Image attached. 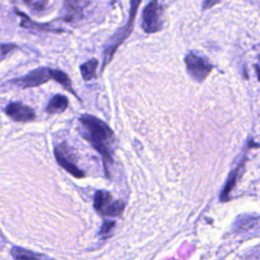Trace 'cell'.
<instances>
[{
  "instance_id": "cell-2",
  "label": "cell",
  "mask_w": 260,
  "mask_h": 260,
  "mask_svg": "<svg viewBox=\"0 0 260 260\" xmlns=\"http://www.w3.org/2000/svg\"><path fill=\"white\" fill-rule=\"evenodd\" d=\"M140 4V1H135L132 0L130 2L131 8L129 11V17L127 19V22L120 27L110 39L108 44L106 45L105 48V52H104V60H103V66H102V71L105 69V67L109 64V62L112 60L114 54L116 53L117 49L119 48V46L124 42V40H126L130 35L131 31L133 29L134 26V20H135V16H136V12H137V8Z\"/></svg>"
},
{
  "instance_id": "cell-11",
  "label": "cell",
  "mask_w": 260,
  "mask_h": 260,
  "mask_svg": "<svg viewBox=\"0 0 260 260\" xmlns=\"http://www.w3.org/2000/svg\"><path fill=\"white\" fill-rule=\"evenodd\" d=\"M245 161H246V157H244L243 160L237 166V168L234 171H232V173L230 174V176L228 178V181L224 185V188L222 189V191L220 193V200L221 201H228L230 199V193L234 189V187L237 183V180L239 179L240 172L243 170Z\"/></svg>"
},
{
  "instance_id": "cell-3",
  "label": "cell",
  "mask_w": 260,
  "mask_h": 260,
  "mask_svg": "<svg viewBox=\"0 0 260 260\" xmlns=\"http://www.w3.org/2000/svg\"><path fill=\"white\" fill-rule=\"evenodd\" d=\"M164 25V5L156 0L146 4L142 11L141 27L147 34L157 32Z\"/></svg>"
},
{
  "instance_id": "cell-8",
  "label": "cell",
  "mask_w": 260,
  "mask_h": 260,
  "mask_svg": "<svg viewBox=\"0 0 260 260\" xmlns=\"http://www.w3.org/2000/svg\"><path fill=\"white\" fill-rule=\"evenodd\" d=\"M5 114L15 122H27L36 118L35 111L19 102H11L4 109Z\"/></svg>"
},
{
  "instance_id": "cell-19",
  "label": "cell",
  "mask_w": 260,
  "mask_h": 260,
  "mask_svg": "<svg viewBox=\"0 0 260 260\" xmlns=\"http://www.w3.org/2000/svg\"><path fill=\"white\" fill-rule=\"evenodd\" d=\"M216 3H218V1H205L203 4V9H206V8H208V6H212Z\"/></svg>"
},
{
  "instance_id": "cell-17",
  "label": "cell",
  "mask_w": 260,
  "mask_h": 260,
  "mask_svg": "<svg viewBox=\"0 0 260 260\" xmlns=\"http://www.w3.org/2000/svg\"><path fill=\"white\" fill-rule=\"evenodd\" d=\"M29 8H31L36 12H41L44 10L46 5L48 4V1H25L24 2Z\"/></svg>"
},
{
  "instance_id": "cell-15",
  "label": "cell",
  "mask_w": 260,
  "mask_h": 260,
  "mask_svg": "<svg viewBox=\"0 0 260 260\" xmlns=\"http://www.w3.org/2000/svg\"><path fill=\"white\" fill-rule=\"evenodd\" d=\"M257 222V218L253 217V216H246L245 218H239L236 223H235V228L237 230H247L252 228L253 225H255V223Z\"/></svg>"
},
{
  "instance_id": "cell-14",
  "label": "cell",
  "mask_w": 260,
  "mask_h": 260,
  "mask_svg": "<svg viewBox=\"0 0 260 260\" xmlns=\"http://www.w3.org/2000/svg\"><path fill=\"white\" fill-rule=\"evenodd\" d=\"M98 65H99V61L95 58H92L80 65V72H81L82 78L85 81H88L93 77H95V70L98 68Z\"/></svg>"
},
{
  "instance_id": "cell-16",
  "label": "cell",
  "mask_w": 260,
  "mask_h": 260,
  "mask_svg": "<svg viewBox=\"0 0 260 260\" xmlns=\"http://www.w3.org/2000/svg\"><path fill=\"white\" fill-rule=\"evenodd\" d=\"M116 222L114 220H105L102 224V228L99 232V236H101L103 239H106L110 233L112 232V230L114 229Z\"/></svg>"
},
{
  "instance_id": "cell-9",
  "label": "cell",
  "mask_w": 260,
  "mask_h": 260,
  "mask_svg": "<svg viewBox=\"0 0 260 260\" xmlns=\"http://www.w3.org/2000/svg\"><path fill=\"white\" fill-rule=\"evenodd\" d=\"M10 254L14 260H55L48 255L37 253L18 246H13L10 250Z\"/></svg>"
},
{
  "instance_id": "cell-6",
  "label": "cell",
  "mask_w": 260,
  "mask_h": 260,
  "mask_svg": "<svg viewBox=\"0 0 260 260\" xmlns=\"http://www.w3.org/2000/svg\"><path fill=\"white\" fill-rule=\"evenodd\" d=\"M54 154L55 158L58 162V165L63 168L67 173H69L71 176L81 179L85 177L84 172L76 165V160L74 157L73 152L68 147L67 143L65 141L59 143L54 148Z\"/></svg>"
},
{
  "instance_id": "cell-20",
  "label": "cell",
  "mask_w": 260,
  "mask_h": 260,
  "mask_svg": "<svg viewBox=\"0 0 260 260\" xmlns=\"http://www.w3.org/2000/svg\"><path fill=\"white\" fill-rule=\"evenodd\" d=\"M259 59H260V56H259ZM255 69H256V72H257V76H258V79L260 80V66L257 64L255 65Z\"/></svg>"
},
{
  "instance_id": "cell-13",
  "label": "cell",
  "mask_w": 260,
  "mask_h": 260,
  "mask_svg": "<svg viewBox=\"0 0 260 260\" xmlns=\"http://www.w3.org/2000/svg\"><path fill=\"white\" fill-rule=\"evenodd\" d=\"M14 11H15V13H17L20 16V18H21L20 26H22V27L34 28V29H39V30H47V31H63L62 29L55 28V27L49 25L48 23H38V22H35L26 14L22 13L18 9H15Z\"/></svg>"
},
{
  "instance_id": "cell-5",
  "label": "cell",
  "mask_w": 260,
  "mask_h": 260,
  "mask_svg": "<svg viewBox=\"0 0 260 260\" xmlns=\"http://www.w3.org/2000/svg\"><path fill=\"white\" fill-rule=\"evenodd\" d=\"M54 77H55V69H52L49 67H40L28 72L24 76L9 80V83L25 89V88L36 87L41 84H44L48 82L50 79H54Z\"/></svg>"
},
{
  "instance_id": "cell-18",
  "label": "cell",
  "mask_w": 260,
  "mask_h": 260,
  "mask_svg": "<svg viewBox=\"0 0 260 260\" xmlns=\"http://www.w3.org/2000/svg\"><path fill=\"white\" fill-rule=\"evenodd\" d=\"M17 48L16 45L8 43V44H2L1 45V57L4 58L8 53H10L11 51L15 50Z\"/></svg>"
},
{
  "instance_id": "cell-7",
  "label": "cell",
  "mask_w": 260,
  "mask_h": 260,
  "mask_svg": "<svg viewBox=\"0 0 260 260\" xmlns=\"http://www.w3.org/2000/svg\"><path fill=\"white\" fill-rule=\"evenodd\" d=\"M184 61L187 72L194 80L198 82L203 81L213 68L212 64L205 57H201L193 52L188 53L185 56Z\"/></svg>"
},
{
  "instance_id": "cell-12",
  "label": "cell",
  "mask_w": 260,
  "mask_h": 260,
  "mask_svg": "<svg viewBox=\"0 0 260 260\" xmlns=\"http://www.w3.org/2000/svg\"><path fill=\"white\" fill-rule=\"evenodd\" d=\"M68 107V99L63 94H55L51 98L46 106V112L49 114H56L64 112Z\"/></svg>"
},
{
  "instance_id": "cell-4",
  "label": "cell",
  "mask_w": 260,
  "mask_h": 260,
  "mask_svg": "<svg viewBox=\"0 0 260 260\" xmlns=\"http://www.w3.org/2000/svg\"><path fill=\"white\" fill-rule=\"evenodd\" d=\"M93 208L103 216H119L123 213L125 204L121 200H113L110 192L98 190L93 196Z\"/></svg>"
},
{
  "instance_id": "cell-10",
  "label": "cell",
  "mask_w": 260,
  "mask_h": 260,
  "mask_svg": "<svg viewBox=\"0 0 260 260\" xmlns=\"http://www.w3.org/2000/svg\"><path fill=\"white\" fill-rule=\"evenodd\" d=\"M87 4V2H80V1H65L64 2V14L63 19L68 22L76 21L77 19L81 18L82 16V8L83 5Z\"/></svg>"
},
{
  "instance_id": "cell-1",
  "label": "cell",
  "mask_w": 260,
  "mask_h": 260,
  "mask_svg": "<svg viewBox=\"0 0 260 260\" xmlns=\"http://www.w3.org/2000/svg\"><path fill=\"white\" fill-rule=\"evenodd\" d=\"M78 120L82 128L80 131L81 136L101 154L105 174L110 178V169L114 161L113 153L116 141L115 133L104 121L94 116L83 114Z\"/></svg>"
}]
</instances>
